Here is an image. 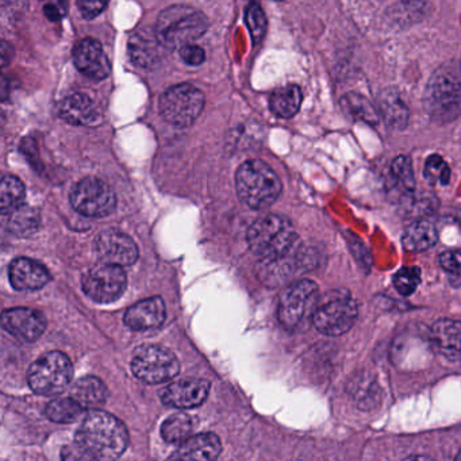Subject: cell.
<instances>
[{
  "instance_id": "2e32d148",
  "label": "cell",
  "mask_w": 461,
  "mask_h": 461,
  "mask_svg": "<svg viewBox=\"0 0 461 461\" xmlns=\"http://www.w3.org/2000/svg\"><path fill=\"white\" fill-rule=\"evenodd\" d=\"M74 63L77 68L91 79H106L112 71L109 59L96 40H82L74 50Z\"/></svg>"
},
{
  "instance_id": "f546056e",
  "label": "cell",
  "mask_w": 461,
  "mask_h": 461,
  "mask_svg": "<svg viewBox=\"0 0 461 461\" xmlns=\"http://www.w3.org/2000/svg\"><path fill=\"white\" fill-rule=\"evenodd\" d=\"M25 185L13 175H5L0 187V210L4 215L9 214L13 210L20 207L25 201Z\"/></svg>"
},
{
  "instance_id": "5bb4252c",
  "label": "cell",
  "mask_w": 461,
  "mask_h": 461,
  "mask_svg": "<svg viewBox=\"0 0 461 461\" xmlns=\"http://www.w3.org/2000/svg\"><path fill=\"white\" fill-rule=\"evenodd\" d=\"M2 326L21 341L34 342L44 334L47 321L37 310L14 307L5 310L2 314Z\"/></svg>"
},
{
  "instance_id": "603a6c76",
  "label": "cell",
  "mask_w": 461,
  "mask_h": 461,
  "mask_svg": "<svg viewBox=\"0 0 461 461\" xmlns=\"http://www.w3.org/2000/svg\"><path fill=\"white\" fill-rule=\"evenodd\" d=\"M106 385L95 376H85L75 383L71 388V396L85 410H95L104 406L107 401Z\"/></svg>"
},
{
  "instance_id": "d6a6232c",
  "label": "cell",
  "mask_w": 461,
  "mask_h": 461,
  "mask_svg": "<svg viewBox=\"0 0 461 461\" xmlns=\"http://www.w3.org/2000/svg\"><path fill=\"white\" fill-rule=\"evenodd\" d=\"M423 175L431 185H447L450 182V169L447 161L438 155H431L426 160Z\"/></svg>"
},
{
  "instance_id": "44dd1931",
  "label": "cell",
  "mask_w": 461,
  "mask_h": 461,
  "mask_svg": "<svg viewBox=\"0 0 461 461\" xmlns=\"http://www.w3.org/2000/svg\"><path fill=\"white\" fill-rule=\"evenodd\" d=\"M430 337L442 355L450 360H461V322L447 318L437 321Z\"/></svg>"
},
{
  "instance_id": "60d3db41",
  "label": "cell",
  "mask_w": 461,
  "mask_h": 461,
  "mask_svg": "<svg viewBox=\"0 0 461 461\" xmlns=\"http://www.w3.org/2000/svg\"><path fill=\"white\" fill-rule=\"evenodd\" d=\"M402 2L412 10L420 9L426 4V0H402Z\"/></svg>"
},
{
  "instance_id": "4316f807",
  "label": "cell",
  "mask_w": 461,
  "mask_h": 461,
  "mask_svg": "<svg viewBox=\"0 0 461 461\" xmlns=\"http://www.w3.org/2000/svg\"><path fill=\"white\" fill-rule=\"evenodd\" d=\"M380 113L388 126L403 129L409 122V109L396 91H383L379 99Z\"/></svg>"
},
{
  "instance_id": "8992f818",
  "label": "cell",
  "mask_w": 461,
  "mask_h": 461,
  "mask_svg": "<svg viewBox=\"0 0 461 461\" xmlns=\"http://www.w3.org/2000/svg\"><path fill=\"white\" fill-rule=\"evenodd\" d=\"M74 377V366L66 353L48 352L37 358L28 371L32 390L39 395L55 396L63 393Z\"/></svg>"
},
{
  "instance_id": "b9f144b4",
  "label": "cell",
  "mask_w": 461,
  "mask_h": 461,
  "mask_svg": "<svg viewBox=\"0 0 461 461\" xmlns=\"http://www.w3.org/2000/svg\"><path fill=\"white\" fill-rule=\"evenodd\" d=\"M5 4H10L12 6H23L25 4V0H5Z\"/></svg>"
},
{
  "instance_id": "d6986e66",
  "label": "cell",
  "mask_w": 461,
  "mask_h": 461,
  "mask_svg": "<svg viewBox=\"0 0 461 461\" xmlns=\"http://www.w3.org/2000/svg\"><path fill=\"white\" fill-rule=\"evenodd\" d=\"M58 112L66 122L75 126H96L102 121L98 106L85 94L67 96L59 104Z\"/></svg>"
},
{
  "instance_id": "52a82bcc",
  "label": "cell",
  "mask_w": 461,
  "mask_h": 461,
  "mask_svg": "<svg viewBox=\"0 0 461 461\" xmlns=\"http://www.w3.org/2000/svg\"><path fill=\"white\" fill-rule=\"evenodd\" d=\"M426 112L437 122H452L461 113V82L449 68L431 77L426 87Z\"/></svg>"
},
{
  "instance_id": "ba28073f",
  "label": "cell",
  "mask_w": 461,
  "mask_h": 461,
  "mask_svg": "<svg viewBox=\"0 0 461 461\" xmlns=\"http://www.w3.org/2000/svg\"><path fill=\"white\" fill-rule=\"evenodd\" d=\"M357 320V304L348 291L336 290L320 299L312 325L320 333L339 337L347 333Z\"/></svg>"
},
{
  "instance_id": "4fadbf2b",
  "label": "cell",
  "mask_w": 461,
  "mask_h": 461,
  "mask_svg": "<svg viewBox=\"0 0 461 461\" xmlns=\"http://www.w3.org/2000/svg\"><path fill=\"white\" fill-rule=\"evenodd\" d=\"M94 250L102 263L131 267L139 260V248L133 239L122 231L109 229L95 239Z\"/></svg>"
},
{
  "instance_id": "836d02e7",
  "label": "cell",
  "mask_w": 461,
  "mask_h": 461,
  "mask_svg": "<svg viewBox=\"0 0 461 461\" xmlns=\"http://www.w3.org/2000/svg\"><path fill=\"white\" fill-rule=\"evenodd\" d=\"M420 283V269L418 267H403L393 276V285L401 295L409 296L415 293Z\"/></svg>"
},
{
  "instance_id": "6da1fadb",
  "label": "cell",
  "mask_w": 461,
  "mask_h": 461,
  "mask_svg": "<svg viewBox=\"0 0 461 461\" xmlns=\"http://www.w3.org/2000/svg\"><path fill=\"white\" fill-rule=\"evenodd\" d=\"M248 244L253 255L268 266H282L283 271L303 267L302 242L287 218L266 215L248 230Z\"/></svg>"
},
{
  "instance_id": "8fae6325",
  "label": "cell",
  "mask_w": 461,
  "mask_h": 461,
  "mask_svg": "<svg viewBox=\"0 0 461 461\" xmlns=\"http://www.w3.org/2000/svg\"><path fill=\"white\" fill-rule=\"evenodd\" d=\"M72 207L79 214L88 218H104L112 214L117 207L114 191L98 177H86L80 180L71 191Z\"/></svg>"
},
{
  "instance_id": "f35d334b",
  "label": "cell",
  "mask_w": 461,
  "mask_h": 461,
  "mask_svg": "<svg viewBox=\"0 0 461 461\" xmlns=\"http://www.w3.org/2000/svg\"><path fill=\"white\" fill-rule=\"evenodd\" d=\"M61 457L66 458V460H91L90 456L86 453V450L77 441L71 447L64 449Z\"/></svg>"
},
{
  "instance_id": "3957f363",
  "label": "cell",
  "mask_w": 461,
  "mask_h": 461,
  "mask_svg": "<svg viewBox=\"0 0 461 461\" xmlns=\"http://www.w3.org/2000/svg\"><path fill=\"white\" fill-rule=\"evenodd\" d=\"M207 29L209 20L203 13L185 5H175L158 15L155 33L164 50H175L194 44Z\"/></svg>"
},
{
  "instance_id": "d590c367",
  "label": "cell",
  "mask_w": 461,
  "mask_h": 461,
  "mask_svg": "<svg viewBox=\"0 0 461 461\" xmlns=\"http://www.w3.org/2000/svg\"><path fill=\"white\" fill-rule=\"evenodd\" d=\"M439 264H441L444 271L450 276V280L455 285H461V252L456 250H449L444 252L439 258Z\"/></svg>"
},
{
  "instance_id": "e575fe53",
  "label": "cell",
  "mask_w": 461,
  "mask_h": 461,
  "mask_svg": "<svg viewBox=\"0 0 461 461\" xmlns=\"http://www.w3.org/2000/svg\"><path fill=\"white\" fill-rule=\"evenodd\" d=\"M245 20H247L248 29L252 34L253 42H255V45L260 44L264 36H266L267 18L258 4L253 2L250 6H248Z\"/></svg>"
},
{
  "instance_id": "4dcf8cb0",
  "label": "cell",
  "mask_w": 461,
  "mask_h": 461,
  "mask_svg": "<svg viewBox=\"0 0 461 461\" xmlns=\"http://www.w3.org/2000/svg\"><path fill=\"white\" fill-rule=\"evenodd\" d=\"M83 412L85 409L72 396L53 399L45 409V415L56 423L75 422L82 417Z\"/></svg>"
},
{
  "instance_id": "277c9868",
  "label": "cell",
  "mask_w": 461,
  "mask_h": 461,
  "mask_svg": "<svg viewBox=\"0 0 461 461\" xmlns=\"http://www.w3.org/2000/svg\"><path fill=\"white\" fill-rule=\"evenodd\" d=\"M282 182L261 160L245 161L236 174L237 195L253 210L268 209L282 194Z\"/></svg>"
},
{
  "instance_id": "ffe728a7",
  "label": "cell",
  "mask_w": 461,
  "mask_h": 461,
  "mask_svg": "<svg viewBox=\"0 0 461 461\" xmlns=\"http://www.w3.org/2000/svg\"><path fill=\"white\" fill-rule=\"evenodd\" d=\"M222 445L214 433L191 436L180 444L179 449L171 456L174 460L210 461L220 457Z\"/></svg>"
},
{
  "instance_id": "5b68a950",
  "label": "cell",
  "mask_w": 461,
  "mask_h": 461,
  "mask_svg": "<svg viewBox=\"0 0 461 461\" xmlns=\"http://www.w3.org/2000/svg\"><path fill=\"white\" fill-rule=\"evenodd\" d=\"M320 303V288L312 280H298L288 285L280 296L277 318L285 330L295 331L304 328L314 317Z\"/></svg>"
},
{
  "instance_id": "f1b7e54d",
  "label": "cell",
  "mask_w": 461,
  "mask_h": 461,
  "mask_svg": "<svg viewBox=\"0 0 461 461\" xmlns=\"http://www.w3.org/2000/svg\"><path fill=\"white\" fill-rule=\"evenodd\" d=\"M339 104H341L344 112L353 120L363 121V122L369 123V125H376L379 122V115H377L376 110L364 96L358 95V94H347V95L342 96Z\"/></svg>"
},
{
  "instance_id": "9c48e42d",
  "label": "cell",
  "mask_w": 461,
  "mask_h": 461,
  "mask_svg": "<svg viewBox=\"0 0 461 461\" xmlns=\"http://www.w3.org/2000/svg\"><path fill=\"white\" fill-rule=\"evenodd\" d=\"M206 104L203 93L193 85H177L168 88L160 99L161 115L177 128H188L202 114Z\"/></svg>"
},
{
  "instance_id": "7bdbcfd3",
  "label": "cell",
  "mask_w": 461,
  "mask_h": 461,
  "mask_svg": "<svg viewBox=\"0 0 461 461\" xmlns=\"http://www.w3.org/2000/svg\"><path fill=\"white\" fill-rule=\"evenodd\" d=\"M456 458H457V460L461 461V450H460V452H458L457 457H456Z\"/></svg>"
},
{
  "instance_id": "74e56055",
  "label": "cell",
  "mask_w": 461,
  "mask_h": 461,
  "mask_svg": "<svg viewBox=\"0 0 461 461\" xmlns=\"http://www.w3.org/2000/svg\"><path fill=\"white\" fill-rule=\"evenodd\" d=\"M107 2L109 0H77V6L83 17L93 20L106 9Z\"/></svg>"
},
{
  "instance_id": "7c38bea8",
  "label": "cell",
  "mask_w": 461,
  "mask_h": 461,
  "mask_svg": "<svg viewBox=\"0 0 461 461\" xmlns=\"http://www.w3.org/2000/svg\"><path fill=\"white\" fill-rule=\"evenodd\" d=\"M82 285L83 290L93 301L110 303L123 295L128 285V277L123 267L102 263L85 275Z\"/></svg>"
},
{
  "instance_id": "ac0fdd59",
  "label": "cell",
  "mask_w": 461,
  "mask_h": 461,
  "mask_svg": "<svg viewBox=\"0 0 461 461\" xmlns=\"http://www.w3.org/2000/svg\"><path fill=\"white\" fill-rule=\"evenodd\" d=\"M10 283L17 291H37L50 282L47 267L32 258H20L10 266Z\"/></svg>"
},
{
  "instance_id": "30bf717a",
  "label": "cell",
  "mask_w": 461,
  "mask_h": 461,
  "mask_svg": "<svg viewBox=\"0 0 461 461\" xmlns=\"http://www.w3.org/2000/svg\"><path fill=\"white\" fill-rule=\"evenodd\" d=\"M131 371L142 382L161 384L174 379L180 372L176 356L158 345H142L134 350Z\"/></svg>"
},
{
  "instance_id": "7402d4cb",
  "label": "cell",
  "mask_w": 461,
  "mask_h": 461,
  "mask_svg": "<svg viewBox=\"0 0 461 461\" xmlns=\"http://www.w3.org/2000/svg\"><path fill=\"white\" fill-rule=\"evenodd\" d=\"M160 48L156 33L139 32L129 40V55L131 61L141 68H152L160 61Z\"/></svg>"
},
{
  "instance_id": "cb8c5ba5",
  "label": "cell",
  "mask_w": 461,
  "mask_h": 461,
  "mask_svg": "<svg viewBox=\"0 0 461 461\" xmlns=\"http://www.w3.org/2000/svg\"><path fill=\"white\" fill-rule=\"evenodd\" d=\"M438 240L436 226L429 221H418L404 230L402 244L407 252H425L434 247Z\"/></svg>"
},
{
  "instance_id": "7a4b0ae2",
  "label": "cell",
  "mask_w": 461,
  "mask_h": 461,
  "mask_svg": "<svg viewBox=\"0 0 461 461\" xmlns=\"http://www.w3.org/2000/svg\"><path fill=\"white\" fill-rule=\"evenodd\" d=\"M75 438L91 460L120 458L129 445L126 426L114 415L99 409L85 415Z\"/></svg>"
},
{
  "instance_id": "ab89813d",
  "label": "cell",
  "mask_w": 461,
  "mask_h": 461,
  "mask_svg": "<svg viewBox=\"0 0 461 461\" xmlns=\"http://www.w3.org/2000/svg\"><path fill=\"white\" fill-rule=\"evenodd\" d=\"M45 14H47V17L50 18V21L60 20V13H59V10L56 9L55 6H52V5L45 6Z\"/></svg>"
},
{
  "instance_id": "d4e9b609",
  "label": "cell",
  "mask_w": 461,
  "mask_h": 461,
  "mask_svg": "<svg viewBox=\"0 0 461 461\" xmlns=\"http://www.w3.org/2000/svg\"><path fill=\"white\" fill-rule=\"evenodd\" d=\"M303 101L301 88L295 85L277 88L269 98L271 112L279 118H293L299 112Z\"/></svg>"
},
{
  "instance_id": "8d00e7d4",
  "label": "cell",
  "mask_w": 461,
  "mask_h": 461,
  "mask_svg": "<svg viewBox=\"0 0 461 461\" xmlns=\"http://www.w3.org/2000/svg\"><path fill=\"white\" fill-rule=\"evenodd\" d=\"M180 58L187 66L198 67L202 66L206 60V53L198 45L188 44L180 48Z\"/></svg>"
},
{
  "instance_id": "1f68e13d",
  "label": "cell",
  "mask_w": 461,
  "mask_h": 461,
  "mask_svg": "<svg viewBox=\"0 0 461 461\" xmlns=\"http://www.w3.org/2000/svg\"><path fill=\"white\" fill-rule=\"evenodd\" d=\"M391 177L399 193L412 194L415 191V177L411 161L406 156H399L391 164Z\"/></svg>"
},
{
  "instance_id": "9a60e30c",
  "label": "cell",
  "mask_w": 461,
  "mask_h": 461,
  "mask_svg": "<svg viewBox=\"0 0 461 461\" xmlns=\"http://www.w3.org/2000/svg\"><path fill=\"white\" fill-rule=\"evenodd\" d=\"M210 393V382L204 379H182L172 383L161 393V402L176 409H194L204 403Z\"/></svg>"
},
{
  "instance_id": "484cf974",
  "label": "cell",
  "mask_w": 461,
  "mask_h": 461,
  "mask_svg": "<svg viewBox=\"0 0 461 461\" xmlns=\"http://www.w3.org/2000/svg\"><path fill=\"white\" fill-rule=\"evenodd\" d=\"M5 217H7V230L18 237H28L36 233L41 222L39 210L25 203L21 204Z\"/></svg>"
},
{
  "instance_id": "e0dca14e",
  "label": "cell",
  "mask_w": 461,
  "mask_h": 461,
  "mask_svg": "<svg viewBox=\"0 0 461 461\" xmlns=\"http://www.w3.org/2000/svg\"><path fill=\"white\" fill-rule=\"evenodd\" d=\"M166 304L160 296L144 299L129 307L125 312V325L134 331L155 330L166 321Z\"/></svg>"
},
{
  "instance_id": "83f0119b",
  "label": "cell",
  "mask_w": 461,
  "mask_h": 461,
  "mask_svg": "<svg viewBox=\"0 0 461 461\" xmlns=\"http://www.w3.org/2000/svg\"><path fill=\"white\" fill-rule=\"evenodd\" d=\"M194 423L193 417L177 412L171 415L161 426V436L168 444H183L185 439L190 438L193 434Z\"/></svg>"
}]
</instances>
